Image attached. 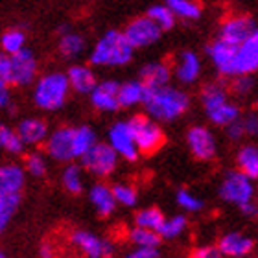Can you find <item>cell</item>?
I'll use <instances>...</instances> for the list:
<instances>
[{
    "label": "cell",
    "instance_id": "obj_9",
    "mask_svg": "<svg viewBox=\"0 0 258 258\" xmlns=\"http://www.w3.org/2000/svg\"><path fill=\"white\" fill-rule=\"evenodd\" d=\"M74 137L76 127H57L50 133L46 140V153L54 161L70 162L76 159V148H74Z\"/></svg>",
    "mask_w": 258,
    "mask_h": 258
},
{
    "label": "cell",
    "instance_id": "obj_22",
    "mask_svg": "<svg viewBox=\"0 0 258 258\" xmlns=\"http://www.w3.org/2000/svg\"><path fill=\"white\" fill-rule=\"evenodd\" d=\"M17 133L21 135L26 146H37L48 140V125L41 118H24L17 125Z\"/></svg>",
    "mask_w": 258,
    "mask_h": 258
},
{
    "label": "cell",
    "instance_id": "obj_6",
    "mask_svg": "<svg viewBox=\"0 0 258 258\" xmlns=\"http://www.w3.org/2000/svg\"><path fill=\"white\" fill-rule=\"evenodd\" d=\"M118 164V153L105 142H98L83 159L81 168L94 175V177H107L116 170Z\"/></svg>",
    "mask_w": 258,
    "mask_h": 258
},
{
    "label": "cell",
    "instance_id": "obj_12",
    "mask_svg": "<svg viewBox=\"0 0 258 258\" xmlns=\"http://www.w3.org/2000/svg\"><path fill=\"white\" fill-rule=\"evenodd\" d=\"M11 61V85L26 87L35 80L37 59L30 48H24L15 55H10Z\"/></svg>",
    "mask_w": 258,
    "mask_h": 258
},
{
    "label": "cell",
    "instance_id": "obj_45",
    "mask_svg": "<svg viewBox=\"0 0 258 258\" xmlns=\"http://www.w3.org/2000/svg\"><path fill=\"white\" fill-rule=\"evenodd\" d=\"M159 249H146V247H135L129 251L124 258H159Z\"/></svg>",
    "mask_w": 258,
    "mask_h": 258
},
{
    "label": "cell",
    "instance_id": "obj_50",
    "mask_svg": "<svg viewBox=\"0 0 258 258\" xmlns=\"http://www.w3.org/2000/svg\"><path fill=\"white\" fill-rule=\"evenodd\" d=\"M39 256L41 258H54V247L50 243H43L39 247Z\"/></svg>",
    "mask_w": 258,
    "mask_h": 258
},
{
    "label": "cell",
    "instance_id": "obj_7",
    "mask_svg": "<svg viewBox=\"0 0 258 258\" xmlns=\"http://www.w3.org/2000/svg\"><path fill=\"white\" fill-rule=\"evenodd\" d=\"M161 33L162 30L148 15L137 17L124 28L125 39L133 48H146V46L157 43L161 39Z\"/></svg>",
    "mask_w": 258,
    "mask_h": 258
},
{
    "label": "cell",
    "instance_id": "obj_32",
    "mask_svg": "<svg viewBox=\"0 0 258 258\" xmlns=\"http://www.w3.org/2000/svg\"><path fill=\"white\" fill-rule=\"evenodd\" d=\"M61 183L69 194H80L83 190V168L80 164H67L61 173Z\"/></svg>",
    "mask_w": 258,
    "mask_h": 258
},
{
    "label": "cell",
    "instance_id": "obj_35",
    "mask_svg": "<svg viewBox=\"0 0 258 258\" xmlns=\"http://www.w3.org/2000/svg\"><path fill=\"white\" fill-rule=\"evenodd\" d=\"M168 6L175 13V17L184 21H196L201 17V8L192 0H168Z\"/></svg>",
    "mask_w": 258,
    "mask_h": 258
},
{
    "label": "cell",
    "instance_id": "obj_20",
    "mask_svg": "<svg viewBox=\"0 0 258 258\" xmlns=\"http://www.w3.org/2000/svg\"><path fill=\"white\" fill-rule=\"evenodd\" d=\"M173 74H175L179 83H184V85L198 81L199 74H201V61H199L198 54H194L190 50L181 52L175 59Z\"/></svg>",
    "mask_w": 258,
    "mask_h": 258
},
{
    "label": "cell",
    "instance_id": "obj_47",
    "mask_svg": "<svg viewBox=\"0 0 258 258\" xmlns=\"http://www.w3.org/2000/svg\"><path fill=\"white\" fill-rule=\"evenodd\" d=\"M245 135V125H243V118H240L238 122L231 124L227 127V137L231 140H240Z\"/></svg>",
    "mask_w": 258,
    "mask_h": 258
},
{
    "label": "cell",
    "instance_id": "obj_3",
    "mask_svg": "<svg viewBox=\"0 0 258 258\" xmlns=\"http://www.w3.org/2000/svg\"><path fill=\"white\" fill-rule=\"evenodd\" d=\"M70 92L69 76L63 72H50L41 76L33 89V103L43 111H57L64 105Z\"/></svg>",
    "mask_w": 258,
    "mask_h": 258
},
{
    "label": "cell",
    "instance_id": "obj_19",
    "mask_svg": "<svg viewBox=\"0 0 258 258\" xmlns=\"http://www.w3.org/2000/svg\"><path fill=\"white\" fill-rule=\"evenodd\" d=\"M26 179V170L17 162H6L0 166V196L21 194Z\"/></svg>",
    "mask_w": 258,
    "mask_h": 258
},
{
    "label": "cell",
    "instance_id": "obj_39",
    "mask_svg": "<svg viewBox=\"0 0 258 258\" xmlns=\"http://www.w3.org/2000/svg\"><path fill=\"white\" fill-rule=\"evenodd\" d=\"M46 159H44L43 153H39V151H32V153H28L26 157V162H24V170H26L30 175L33 177H43L44 173H46Z\"/></svg>",
    "mask_w": 258,
    "mask_h": 258
},
{
    "label": "cell",
    "instance_id": "obj_17",
    "mask_svg": "<svg viewBox=\"0 0 258 258\" xmlns=\"http://www.w3.org/2000/svg\"><path fill=\"white\" fill-rule=\"evenodd\" d=\"M221 254L227 258H247V254L253 251L254 242L243 232H227L223 234L218 243Z\"/></svg>",
    "mask_w": 258,
    "mask_h": 258
},
{
    "label": "cell",
    "instance_id": "obj_21",
    "mask_svg": "<svg viewBox=\"0 0 258 258\" xmlns=\"http://www.w3.org/2000/svg\"><path fill=\"white\" fill-rule=\"evenodd\" d=\"M69 81H70V89L76 91L78 94H92L94 89L98 87V78L96 74L92 72V69L85 67V64H74L70 67L69 72Z\"/></svg>",
    "mask_w": 258,
    "mask_h": 258
},
{
    "label": "cell",
    "instance_id": "obj_27",
    "mask_svg": "<svg viewBox=\"0 0 258 258\" xmlns=\"http://www.w3.org/2000/svg\"><path fill=\"white\" fill-rule=\"evenodd\" d=\"M87 48V43L83 35L80 33L70 32L63 37H59V44H57V50H59V55L67 61H74L78 59Z\"/></svg>",
    "mask_w": 258,
    "mask_h": 258
},
{
    "label": "cell",
    "instance_id": "obj_31",
    "mask_svg": "<svg viewBox=\"0 0 258 258\" xmlns=\"http://www.w3.org/2000/svg\"><path fill=\"white\" fill-rule=\"evenodd\" d=\"M129 240L135 247H146V249H159L161 245V234L155 231H148L142 227H133L129 231Z\"/></svg>",
    "mask_w": 258,
    "mask_h": 258
},
{
    "label": "cell",
    "instance_id": "obj_11",
    "mask_svg": "<svg viewBox=\"0 0 258 258\" xmlns=\"http://www.w3.org/2000/svg\"><path fill=\"white\" fill-rule=\"evenodd\" d=\"M258 30L256 22L247 15H236L227 19L221 24L220 30V39L225 43L232 44V46H242L251 35Z\"/></svg>",
    "mask_w": 258,
    "mask_h": 258
},
{
    "label": "cell",
    "instance_id": "obj_49",
    "mask_svg": "<svg viewBox=\"0 0 258 258\" xmlns=\"http://www.w3.org/2000/svg\"><path fill=\"white\" fill-rule=\"evenodd\" d=\"M240 210H242V214L247 216V218H254V216H258V205L254 203V201L240 207Z\"/></svg>",
    "mask_w": 258,
    "mask_h": 258
},
{
    "label": "cell",
    "instance_id": "obj_10",
    "mask_svg": "<svg viewBox=\"0 0 258 258\" xmlns=\"http://www.w3.org/2000/svg\"><path fill=\"white\" fill-rule=\"evenodd\" d=\"M70 242L89 258H113L114 254L113 242L103 240L89 231H74L70 234Z\"/></svg>",
    "mask_w": 258,
    "mask_h": 258
},
{
    "label": "cell",
    "instance_id": "obj_28",
    "mask_svg": "<svg viewBox=\"0 0 258 258\" xmlns=\"http://www.w3.org/2000/svg\"><path fill=\"white\" fill-rule=\"evenodd\" d=\"M96 144H98V140H96V131H94V129L89 127V125L76 127V137H74L76 159H83Z\"/></svg>",
    "mask_w": 258,
    "mask_h": 258
},
{
    "label": "cell",
    "instance_id": "obj_43",
    "mask_svg": "<svg viewBox=\"0 0 258 258\" xmlns=\"http://www.w3.org/2000/svg\"><path fill=\"white\" fill-rule=\"evenodd\" d=\"M190 258H225L221 254L218 245H203V247L194 249Z\"/></svg>",
    "mask_w": 258,
    "mask_h": 258
},
{
    "label": "cell",
    "instance_id": "obj_52",
    "mask_svg": "<svg viewBox=\"0 0 258 258\" xmlns=\"http://www.w3.org/2000/svg\"><path fill=\"white\" fill-rule=\"evenodd\" d=\"M247 258H249V256H247Z\"/></svg>",
    "mask_w": 258,
    "mask_h": 258
},
{
    "label": "cell",
    "instance_id": "obj_15",
    "mask_svg": "<svg viewBox=\"0 0 258 258\" xmlns=\"http://www.w3.org/2000/svg\"><path fill=\"white\" fill-rule=\"evenodd\" d=\"M120 85L114 80H103L98 83V87L94 89V92L91 94V103L94 105V109L103 111V113H114L120 107Z\"/></svg>",
    "mask_w": 258,
    "mask_h": 258
},
{
    "label": "cell",
    "instance_id": "obj_33",
    "mask_svg": "<svg viewBox=\"0 0 258 258\" xmlns=\"http://www.w3.org/2000/svg\"><path fill=\"white\" fill-rule=\"evenodd\" d=\"M0 146H2V150H6L11 155H21L26 148L21 135L17 133V129H11L8 125H0Z\"/></svg>",
    "mask_w": 258,
    "mask_h": 258
},
{
    "label": "cell",
    "instance_id": "obj_23",
    "mask_svg": "<svg viewBox=\"0 0 258 258\" xmlns=\"http://www.w3.org/2000/svg\"><path fill=\"white\" fill-rule=\"evenodd\" d=\"M89 199L91 203L94 205V209L98 210L100 216H111L114 212V207H116V199H114L113 188H109L107 184L96 183L92 184L91 190H89Z\"/></svg>",
    "mask_w": 258,
    "mask_h": 258
},
{
    "label": "cell",
    "instance_id": "obj_24",
    "mask_svg": "<svg viewBox=\"0 0 258 258\" xmlns=\"http://www.w3.org/2000/svg\"><path fill=\"white\" fill-rule=\"evenodd\" d=\"M201 103H203L207 114L214 113L216 109L223 107L225 103H229L225 87L221 85V83H218V81L205 85L203 91H201Z\"/></svg>",
    "mask_w": 258,
    "mask_h": 258
},
{
    "label": "cell",
    "instance_id": "obj_46",
    "mask_svg": "<svg viewBox=\"0 0 258 258\" xmlns=\"http://www.w3.org/2000/svg\"><path fill=\"white\" fill-rule=\"evenodd\" d=\"M243 125H245V135L256 137L258 135V113H249L243 116Z\"/></svg>",
    "mask_w": 258,
    "mask_h": 258
},
{
    "label": "cell",
    "instance_id": "obj_1",
    "mask_svg": "<svg viewBox=\"0 0 258 258\" xmlns=\"http://www.w3.org/2000/svg\"><path fill=\"white\" fill-rule=\"evenodd\" d=\"M144 105L153 120L172 122L186 113L190 100L181 89L168 85L162 89H148Z\"/></svg>",
    "mask_w": 258,
    "mask_h": 258
},
{
    "label": "cell",
    "instance_id": "obj_4",
    "mask_svg": "<svg viewBox=\"0 0 258 258\" xmlns=\"http://www.w3.org/2000/svg\"><path fill=\"white\" fill-rule=\"evenodd\" d=\"M135 142L139 146L140 153H155L164 144V133L155 120L144 114H135L127 120Z\"/></svg>",
    "mask_w": 258,
    "mask_h": 258
},
{
    "label": "cell",
    "instance_id": "obj_51",
    "mask_svg": "<svg viewBox=\"0 0 258 258\" xmlns=\"http://www.w3.org/2000/svg\"><path fill=\"white\" fill-rule=\"evenodd\" d=\"M0 258H6V256H4V254H0Z\"/></svg>",
    "mask_w": 258,
    "mask_h": 258
},
{
    "label": "cell",
    "instance_id": "obj_14",
    "mask_svg": "<svg viewBox=\"0 0 258 258\" xmlns=\"http://www.w3.org/2000/svg\"><path fill=\"white\" fill-rule=\"evenodd\" d=\"M207 54H209L210 61L214 63L216 70L221 76H234V63H236V54L238 46L221 41L220 37L216 39L214 43L207 46Z\"/></svg>",
    "mask_w": 258,
    "mask_h": 258
},
{
    "label": "cell",
    "instance_id": "obj_48",
    "mask_svg": "<svg viewBox=\"0 0 258 258\" xmlns=\"http://www.w3.org/2000/svg\"><path fill=\"white\" fill-rule=\"evenodd\" d=\"M0 107L13 113V103H11V94L8 91V85H0Z\"/></svg>",
    "mask_w": 258,
    "mask_h": 258
},
{
    "label": "cell",
    "instance_id": "obj_13",
    "mask_svg": "<svg viewBox=\"0 0 258 258\" xmlns=\"http://www.w3.org/2000/svg\"><path fill=\"white\" fill-rule=\"evenodd\" d=\"M186 142H188L192 155L199 161H210L216 157L218 146H216V137L210 129L203 125H194L186 133Z\"/></svg>",
    "mask_w": 258,
    "mask_h": 258
},
{
    "label": "cell",
    "instance_id": "obj_25",
    "mask_svg": "<svg viewBox=\"0 0 258 258\" xmlns=\"http://www.w3.org/2000/svg\"><path fill=\"white\" fill-rule=\"evenodd\" d=\"M146 92H148V89H146L144 83L140 80H131L122 83L118 94L120 107H133L137 103H144Z\"/></svg>",
    "mask_w": 258,
    "mask_h": 258
},
{
    "label": "cell",
    "instance_id": "obj_2",
    "mask_svg": "<svg viewBox=\"0 0 258 258\" xmlns=\"http://www.w3.org/2000/svg\"><path fill=\"white\" fill-rule=\"evenodd\" d=\"M135 48L127 43L124 32L109 30L98 39L91 52V63L96 67H124L133 59Z\"/></svg>",
    "mask_w": 258,
    "mask_h": 258
},
{
    "label": "cell",
    "instance_id": "obj_18",
    "mask_svg": "<svg viewBox=\"0 0 258 258\" xmlns=\"http://www.w3.org/2000/svg\"><path fill=\"white\" fill-rule=\"evenodd\" d=\"M139 80L146 89H162L172 80V69L162 61H150L139 70Z\"/></svg>",
    "mask_w": 258,
    "mask_h": 258
},
{
    "label": "cell",
    "instance_id": "obj_37",
    "mask_svg": "<svg viewBox=\"0 0 258 258\" xmlns=\"http://www.w3.org/2000/svg\"><path fill=\"white\" fill-rule=\"evenodd\" d=\"M21 194H13V196H0V229L4 231L11 218L21 207Z\"/></svg>",
    "mask_w": 258,
    "mask_h": 258
},
{
    "label": "cell",
    "instance_id": "obj_29",
    "mask_svg": "<svg viewBox=\"0 0 258 258\" xmlns=\"http://www.w3.org/2000/svg\"><path fill=\"white\" fill-rule=\"evenodd\" d=\"M164 221H166L164 214L159 209H155V207L142 209L139 214L135 216V227H142V229L155 231V232H161Z\"/></svg>",
    "mask_w": 258,
    "mask_h": 258
},
{
    "label": "cell",
    "instance_id": "obj_16",
    "mask_svg": "<svg viewBox=\"0 0 258 258\" xmlns=\"http://www.w3.org/2000/svg\"><path fill=\"white\" fill-rule=\"evenodd\" d=\"M256 70H258V30L242 46H238L236 63H234V78L236 76H251Z\"/></svg>",
    "mask_w": 258,
    "mask_h": 258
},
{
    "label": "cell",
    "instance_id": "obj_42",
    "mask_svg": "<svg viewBox=\"0 0 258 258\" xmlns=\"http://www.w3.org/2000/svg\"><path fill=\"white\" fill-rule=\"evenodd\" d=\"M254 87V80L251 76H236L232 80V91L240 94V96H247L249 92L253 91Z\"/></svg>",
    "mask_w": 258,
    "mask_h": 258
},
{
    "label": "cell",
    "instance_id": "obj_44",
    "mask_svg": "<svg viewBox=\"0 0 258 258\" xmlns=\"http://www.w3.org/2000/svg\"><path fill=\"white\" fill-rule=\"evenodd\" d=\"M0 85H11V61L4 54L0 57Z\"/></svg>",
    "mask_w": 258,
    "mask_h": 258
},
{
    "label": "cell",
    "instance_id": "obj_40",
    "mask_svg": "<svg viewBox=\"0 0 258 258\" xmlns=\"http://www.w3.org/2000/svg\"><path fill=\"white\" fill-rule=\"evenodd\" d=\"M113 194L116 203L122 205V207H135L137 205V190L133 186H129V184H114Z\"/></svg>",
    "mask_w": 258,
    "mask_h": 258
},
{
    "label": "cell",
    "instance_id": "obj_38",
    "mask_svg": "<svg viewBox=\"0 0 258 258\" xmlns=\"http://www.w3.org/2000/svg\"><path fill=\"white\" fill-rule=\"evenodd\" d=\"M186 225H188V221L184 216H172V218H168L164 221V225L161 229V238H166V240H173V238L181 236L184 231H186Z\"/></svg>",
    "mask_w": 258,
    "mask_h": 258
},
{
    "label": "cell",
    "instance_id": "obj_8",
    "mask_svg": "<svg viewBox=\"0 0 258 258\" xmlns=\"http://www.w3.org/2000/svg\"><path fill=\"white\" fill-rule=\"evenodd\" d=\"M107 139L109 142L107 144L113 148L118 157L125 159V161H137L139 159V146L135 142V137L131 133V127H129L127 120H118V122H114L107 131Z\"/></svg>",
    "mask_w": 258,
    "mask_h": 258
},
{
    "label": "cell",
    "instance_id": "obj_41",
    "mask_svg": "<svg viewBox=\"0 0 258 258\" xmlns=\"http://www.w3.org/2000/svg\"><path fill=\"white\" fill-rule=\"evenodd\" d=\"M177 203L186 212H199V210L203 209V201L196 194H192L190 190H184V188L177 192Z\"/></svg>",
    "mask_w": 258,
    "mask_h": 258
},
{
    "label": "cell",
    "instance_id": "obj_5",
    "mask_svg": "<svg viewBox=\"0 0 258 258\" xmlns=\"http://www.w3.org/2000/svg\"><path fill=\"white\" fill-rule=\"evenodd\" d=\"M220 198L223 201L236 207H243L253 201L254 184L253 181L243 175L240 170H231L225 173V177L220 184Z\"/></svg>",
    "mask_w": 258,
    "mask_h": 258
},
{
    "label": "cell",
    "instance_id": "obj_34",
    "mask_svg": "<svg viewBox=\"0 0 258 258\" xmlns=\"http://www.w3.org/2000/svg\"><path fill=\"white\" fill-rule=\"evenodd\" d=\"M146 15L150 17L151 21L155 22L161 30H170V28H173L175 19H177L175 13L170 10V6L168 4H153L150 10H148Z\"/></svg>",
    "mask_w": 258,
    "mask_h": 258
},
{
    "label": "cell",
    "instance_id": "obj_26",
    "mask_svg": "<svg viewBox=\"0 0 258 258\" xmlns=\"http://www.w3.org/2000/svg\"><path fill=\"white\" fill-rule=\"evenodd\" d=\"M238 162V170L247 175L251 181H256L258 179V146L247 144L242 146L240 151H238L236 157Z\"/></svg>",
    "mask_w": 258,
    "mask_h": 258
},
{
    "label": "cell",
    "instance_id": "obj_30",
    "mask_svg": "<svg viewBox=\"0 0 258 258\" xmlns=\"http://www.w3.org/2000/svg\"><path fill=\"white\" fill-rule=\"evenodd\" d=\"M26 43V35L22 30L19 28H10L2 33V39H0V44H2V50H4V55H15L19 52L26 48L24 46Z\"/></svg>",
    "mask_w": 258,
    "mask_h": 258
},
{
    "label": "cell",
    "instance_id": "obj_36",
    "mask_svg": "<svg viewBox=\"0 0 258 258\" xmlns=\"http://www.w3.org/2000/svg\"><path fill=\"white\" fill-rule=\"evenodd\" d=\"M209 118L212 124L216 125H223V127H229L231 124H234V122H238L240 120V109L234 105V103H225L223 107L216 109L214 113L209 114Z\"/></svg>",
    "mask_w": 258,
    "mask_h": 258
}]
</instances>
